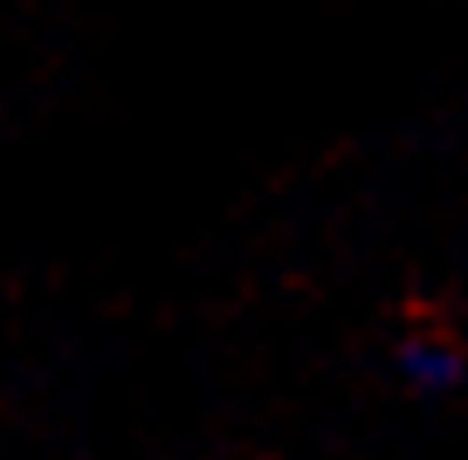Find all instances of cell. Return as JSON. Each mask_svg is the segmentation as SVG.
<instances>
[{
	"instance_id": "6da1fadb",
	"label": "cell",
	"mask_w": 468,
	"mask_h": 460,
	"mask_svg": "<svg viewBox=\"0 0 468 460\" xmlns=\"http://www.w3.org/2000/svg\"><path fill=\"white\" fill-rule=\"evenodd\" d=\"M399 378H407L413 392H454L462 385V358H454V344H441V337H407V344H399Z\"/></svg>"
}]
</instances>
